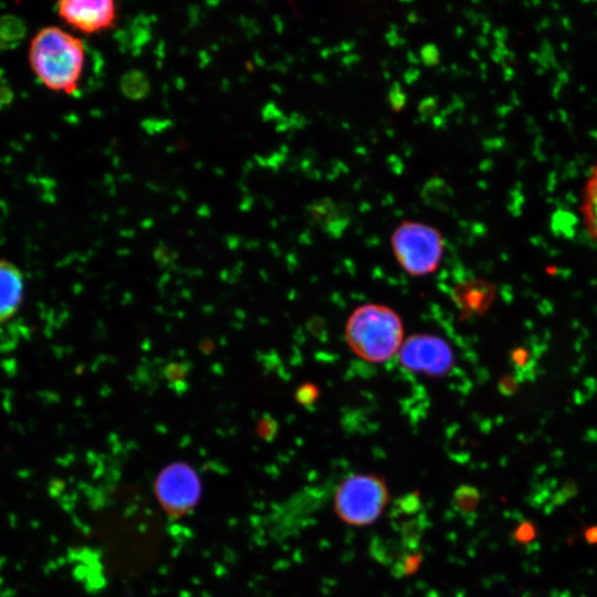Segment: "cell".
I'll use <instances>...</instances> for the list:
<instances>
[{"instance_id": "6da1fadb", "label": "cell", "mask_w": 597, "mask_h": 597, "mask_svg": "<svg viewBox=\"0 0 597 597\" xmlns=\"http://www.w3.org/2000/svg\"><path fill=\"white\" fill-rule=\"evenodd\" d=\"M30 64L38 78L50 90L73 94L83 73V41L57 28L45 27L33 36Z\"/></svg>"}, {"instance_id": "7a4b0ae2", "label": "cell", "mask_w": 597, "mask_h": 597, "mask_svg": "<svg viewBox=\"0 0 597 597\" xmlns=\"http://www.w3.org/2000/svg\"><path fill=\"white\" fill-rule=\"evenodd\" d=\"M345 338L352 352L369 363H384L399 353L404 327L399 315L383 304H364L347 318Z\"/></svg>"}, {"instance_id": "3957f363", "label": "cell", "mask_w": 597, "mask_h": 597, "mask_svg": "<svg viewBox=\"0 0 597 597\" xmlns=\"http://www.w3.org/2000/svg\"><path fill=\"white\" fill-rule=\"evenodd\" d=\"M388 502V490L375 474H353L341 482L334 493V509L350 525L376 521Z\"/></svg>"}, {"instance_id": "277c9868", "label": "cell", "mask_w": 597, "mask_h": 597, "mask_svg": "<svg viewBox=\"0 0 597 597\" xmlns=\"http://www.w3.org/2000/svg\"><path fill=\"white\" fill-rule=\"evenodd\" d=\"M391 243L401 268L415 276L434 272L444 248L439 231L418 222L401 223L392 233Z\"/></svg>"}, {"instance_id": "5b68a950", "label": "cell", "mask_w": 597, "mask_h": 597, "mask_svg": "<svg viewBox=\"0 0 597 597\" xmlns=\"http://www.w3.org/2000/svg\"><path fill=\"white\" fill-rule=\"evenodd\" d=\"M398 356L406 369L429 376H443L454 364L451 346L442 337L431 334L408 337Z\"/></svg>"}, {"instance_id": "8992f818", "label": "cell", "mask_w": 597, "mask_h": 597, "mask_svg": "<svg viewBox=\"0 0 597 597\" xmlns=\"http://www.w3.org/2000/svg\"><path fill=\"white\" fill-rule=\"evenodd\" d=\"M200 490L197 472L185 462L167 465L155 481L158 501L172 515H181L190 511L199 500Z\"/></svg>"}, {"instance_id": "52a82bcc", "label": "cell", "mask_w": 597, "mask_h": 597, "mask_svg": "<svg viewBox=\"0 0 597 597\" xmlns=\"http://www.w3.org/2000/svg\"><path fill=\"white\" fill-rule=\"evenodd\" d=\"M57 12L76 30L94 33L114 23L117 8L112 0H64L57 3Z\"/></svg>"}, {"instance_id": "ba28073f", "label": "cell", "mask_w": 597, "mask_h": 597, "mask_svg": "<svg viewBox=\"0 0 597 597\" xmlns=\"http://www.w3.org/2000/svg\"><path fill=\"white\" fill-rule=\"evenodd\" d=\"M23 287V275L19 268L7 260H0V323L18 312Z\"/></svg>"}, {"instance_id": "9c48e42d", "label": "cell", "mask_w": 597, "mask_h": 597, "mask_svg": "<svg viewBox=\"0 0 597 597\" xmlns=\"http://www.w3.org/2000/svg\"><path fill=\"white\" fill-rule=\"evenodd\" d=\"M311 221L325 230L329 235L338 238L345 231L350 220L349 206L336 205L329 198H322L307 207Z\"/></svg>"}, {"instance_id": "30bf717a", "label": "cell", "mask_w": 597, "mask_h": 597, "mask_svg": "<svg viewBox=\"0 0 597 597\" xmlns=\"http://www.w3.org/2000/svg\"><path fill=\"white\" fill-rule=\"evenodd\" d=\"M579 214L587 234L597 243V161L584 182Z\"/></svg>"}, {"instance_id": "8fae6325", "label": "cell", "mask_w": 597, "mask_h": 597, "mask_svg": "<svg viewBox=\"0 0 597 597\" xmlns=\"http://www.w3.org/2000/svg\"><path fill=\"white\" fill-rule=\"evenodd\" d=\"M399 535V541L407 551H418L421 538L429 526L425 512L391 523Z\"/></svg>"}, {"instance_id": "7c38bea8", "label": "cell", "mask_w": 597, "mask_h": 597, "mask_svg": "<svg viewBox=\"0 0 597 597\" xmlns=\"http://www.w3.org/2000/svg\"><path fill=\"white\" fill-rule=\"evenodd\" d=\"M407 549L401 542L392 538L374 537L369 544V554L378 563L391 567Z\"/></svg>"}, {"instance_id": "4fadbf2b", "label": "cell", "mask_w": 597, "mask_h": 597, "mask_svg": "<svg viewBox=\"0 0 597 597\" xmlns=\"http://www.w3.org/2000/svg\"><path fill=\"white\" fill-rule=\"evenodd\" d=\"M420 195L427 205L446 210L453 197V190L442 178L431 177L423 185Z\"/></svg>"}, {"instance_id": "5bb4252c", "label": "cell", "mask_w": 597, "mask_h": 597, "mask_svg": "<svg viewBox=\"0 0 597 597\" xmlns=\"http://www.w3.org/2000/svg\"><path fill=\"white\" fill-rule=\"evenodd\" d=\"M480 491L472 485L462 484L452 494V505L463 517H472L480 504Z\"/></svg>"}, {"instance_id": "9a60e30c", "label": "cell", "mask_w": 597, "mask_h": 597, "mask_svg": "<svg viewBox=\"0 0 597 597\" xmlns=\"http://www.w3.org/2000/svg\"><path fill=\"white\" fill-rule=\"evenodd\" d=\"M119 87L122 93L130 100L144 98L149 90L150 83L146 74L138 70H132L126 72L121 81Z\"/></svg>"}, {"instance_id": "2e32d148", "label": "cell", "mask_w": 597, "mask_h": 597, "mask_svg": "<svg viewBox=\"0 0 597 597\" xmlns=\"http://www.w3.org/2000/svg\"><path fill=\"white\" fill-rule=\"evenodd\" d=\"M423 512L420 495L416 492H410L397 498L391 506L389 517L390 522L395 523L402 519L417 515Z\"/></svg>"}, {"instance_id": "e0dca14e", "label": "cell", "mask_w": 597, "mask_h": 597, "mask_svg": "<svg viewBox=\"0 0 597 597\" xmlns=\"http://www.w3.org/2000/svg\"><path fill=\"white\" fill-rule=\"evenodd\" d=\"M422 562V554L418 551H407L391 567L394 577H404L415 574Z\"/></svg>"}, {"instance_id": "ac0fdd59", "label": "cell", "mask_w": 597, "mask_h": 597, "mask_svg": "<svg viewBox=\"0 0 597 597\" xmlns=\"http://www.w3.org/2000/svg\"><path fill=\"white\" fill-rule=\"evenodd\" d=\"M537 535V528L535 524L531 521L521 522L512 533V538L515 543L520 545L527 546Z\"/></svg>"}, {"instance_id": "d6986e66", "label": "cell", "mask_w": 597, "mask_h": 597, "mask_svg": "<svg viewBox=\"0 0 597 597\" xmlns=\"http://www.w3.org/2000/svg\"><path fill=\"white\" fill-rule=\"evenodd\" d=\"M438 109V98L434 96L425 97L418 105L419 119L426 122L431 116L436 115Z\"/></svg>"}, {"instance_id": "ffe728a7", "label": "cell", "mask_w": 597, "mask_h": 597, "mask_svg": "<svg viewBox=\"0 0 597 597\" xmlns=\"http://www.w3.org/2000/svg\"><path fill=\"white\" fill-rule=\"evenodd\" d=\"M406 93L398 82H394L389 93L388 101L394 111H400L406 104Z\"/></svg>"}, {"instance_id": "44dd1931", "label": "cell", "mask_w": 597, "mask_h": 597, "mask_svg": "<svg viewBox=\"0 0 597 597\" xmlns=\"http://www.w3.org/2000/svg\"><path fill=\"white\" fill-rule=\"evenodd\" d=\"M439 49L433 43L425 44L420 50V60L427 66H432L439 63Z\"/></svg>"}, {"instance_id": "7402d4cb", "label": "cell", "mask_w": 597, "mask_h": 597, "mask_svg": "<svg viewBox=\"0 0 597 597\" xmlns=\"http://www.w3.org/2000/svg\"><path fill=\"white\" fill-rule=\"evenodd\" d=\"M187 368L184 364L172 363L165 369V376L170 381H177L185 377Z\"/></svg>"}, {"instance_id": "603a6c76", "label": "cell", "mask_w": 597, "mask_h": 597, "mask_svg": "<svg viewBox=\"0 0 597 597\" xmlns=\"http://www.w3.org/2000/svg\"><path fill=\"white\" fill-rule=\"evenodd\" d=\"M317 390L312 385H304L296 391V398L300 402L304 405L312 404L316 398Z\"/></svg>"}, {"instance_id": "cb8c5ba5", "label": "cell", "mask_w": 597, "mask_h": 597, "mask_svg": "<svg viewBox=\"0 0 597 597\" xmlns=\"http://www.w3.org/2000/svg\"><path fill=\"white\" fill-rule=\"evenodd\" d=\"M386 161L390 170L395 175L400 176L404 172V168H405L404 161L397 155H389Z\"/></svg>"}, {"instance_id": "d4e9b609", "label": "cell", "mask_w": 597, "mask_h": 597, "mask_svg": "<svg viewBox=\"0 0 597 597\" xmlns=\"http://www.w3.org/2000/svg\"><path fill=\"white\" fill-rule=\"evenodd\" d=\"M385 38L391 46L404 45L405 43V40L398 34L396 25L390 27V30L386 33Z\"/></svg>"}, {"instance_id": "484cf974", "label": "cell", "mask_w": 597, "mask_h": 597, "mask_svg": "<svg viewBox=\"0 0 597 597\" xmlns=\"http://www.w3.org/2000/svg\"><path fill=\"white\" fill-rule=\"evenodd\" d=\"M259 432L262 437H270L275 432V426L270 419H263L259 423Z\"/></svg>"}, {"instance_id": "4316f807", "label": "cell", "mask_w": 597, "mask_h": 597, "mask_svg": "<svg viewBox=\"0 0 597 597\" xmlns=\"http://www.w3.org/2000/svg\"><path fill=\"white\" fill-rule=\"evenodd\" d=\"M584 538L588 544L597 545V525L587 527L584 531Z\"/></svg>"}, {"instance_id": "83f0119b", "label": "cell", "mask_w": 597, "mask_h": 597, "mask_svg": "<svg viewBox=\"0 0 597 597\" xmlns=\"http://www.w3.org/2000/svg\"><path fill=\"white\" fill-rule=\"evenodd\" d=\"M419 76H420V71L416 67H411V69H408L404 73V81L407 84H412L419 78Z\"/></svg>"}, {"instance_id": "f1b7e54d", "label": "cell", "mask_w": 597, "mask_h": 597, "mask_svg": "<svg viewBox=\"0 0 597 597\" xmlns=\"http://www.w3.org/2000/svg\"><path fill=\"white\" fill-rule=\"evenodd\" d=\"M358 61H359V56L357 54L348 53L343 56L342 64L349 66L354 63H357Z\"/></svg>"}, {"instance_id": "f546056e", "label": "cell", "mask_w": 597, "mask_h": 597, "mask_svg": "<svg viewBox=\"0 0 597 597\" xmlns=\"http://www.w3.org/2000/svg\"><path fill=\"white\" fill-rule=\"evenodd\" d=\"M432 124H433V127L434 128H442L446 126L447 124V117L441 115L440 113L439 114H436L433 117H432Z\"/></svg>"}, {"instance_id": "4dcf8cb0", "label": "cell", "mask_w": 597, "mask_h": 597, "mask_svg": "<svg viewBox=\"0 0 597 597\" xmlns=\"http://www.w3.org/2000/svg\"><path fill=\"white\" fill-rule=\"evenodd\" d=\"M354 46H355L354 42L345 41V42H342L337 49L348 54L354 49Z\"/></svg>"}, {"instance_id": "1f68e13d", "label": "cell", "mask_w": 597, "mask_h": 597, "mask_svg": "<svg viewBox=\"0 0 597 597\" xmlns=\"http://www.w3.org/2000/svg\"><path fill=\"white\" fill-rule=\"evenodd\" d=\"M408 61L412 64L420 63V57H418L413 52L409 51L407 54Z\"/></svg>"}, {"instance_id": "d6a6232c", "label": "cell", "mask_w": 597, "mask_h": 597, "mask_svg": "<svg viewBox=\"0 0 597 597\" xmlns=\"http://www.w3.org/2000/svg\"><path fill=\"white\" fill-rule=\"evenodd\" d=\"M401 149L404 150L406 157H409V156L412 154V148H411V146H410L409 144H407V143H404V144L401 145Z\"/></svg>"}, {"instance_id": "836d02e7", "label": "cell", "mask_w": 597, "mask_h": 597, "mask_svg": "<svg viewBox=\"0 0 597 597\" xmlns=\"http://www.w3.org/2000/svg\"><path fill=\"white\" fill-rule=\"evenodd\" d=\"M407 19L409 22L415 23L419 20V17L416 14L415 11H411L408 13Z\"/></svg>"}, {"instance_id": "e575fe53", "label": "cell", "mask_w": 597, "mask_h": 597, "mask_svg": "<svg viewBox=\"0 0 597 597\" xmlns=\"http://www.w3.org/2000/svg\"><path fill=\"white\" fill-rule=\"evenodd\" d=\"M394 203V197L390 193L385 195V198L383 199V205H391Z\"/></svg>"}, {"instance_id": "d590c367", "label": "cell", "mask_w": 597, "mask_h": 597, "mask_svg": "<svg viewBox=\"0 0 597 597\" xmlns=\"http://www.w3.org/2000/svg\"><path fill=\"white\" fill-rule=\"evenodd\" d=\"M333 50L331 49H324L321 52L322 57L327 59L329 55H332Z\"/></svg>"}, {"instance_id": "8d00e7d4", "label": "cell", "mask_w": 597, "mask_h": 597, "mask_svg": "<svg viewBox=\"0 0 597 597\" xmlns=\"http://www.w3.org/2000/svg\"><path fill=\"white\" fill-rule=\"evenodd\" d=\"M313 78L317 83H323L324 82V76L322 74H320V73L314 74Z\"/></svg>"}, {"instance_id": "74e56055", "label": "cell", "mask_w": 597, "mask_h": 597, "mask_svg": "<svg viewBox=\"0 0 597 597\" xmlns=\"http://www.w3.org/2000/svg\"><path fill=\"white\" fill-rule=\"evenodd\" d=\"M370 208V205L368 202H363L359 207L360 211L364 212L365 209H369Z\"/></svg>"}, {"instance_id": "f35d334b", "label": "cell", "mask_w": 597, "mask_h": 597, "mask_svg": "<svg viewBox=\"0 0 597 597\" xmlns=\"http://www.w3.org/2000/svg\"><path fill=\"white\" fill-rule=\"evenodd\" d=\"M356 153L359 154V155H365V154H367V150H366L365 147H357Z\"/></svg>"}, {"instance_id": "ab89813d", "label": "cell", "mask_w": 597, "mask_h": 597, "mask_svg": "<svg viewBox=\"0 0 597 597\" xmlns=\"http://www.w3.org/2000/svg\"><path fill=\"white\" fill-rule=\"evenodd\" d=\"M428 597H440L438 593L431 591L428 594Z\"/></svg>"}, {"instance_id": "60d3db41", "label": "cell", "mask_w": 597, "mask_h": 597, "mask_svg": "<svg viewBox=\"0 0 597 597\" xmlns=\"http://www.w3.org/2000/svg\"><path fill=\"white\" fill-rule=\"evenodd\" d=\"M386 132L389 137L395 135V132L392 129H387Z\"/></svg>"}, {"instance_id": "b9f144b4", "label": "cell", "mask_w": 597, "mask_h": 597, "mask_svg": "<svg viewBox=\"0 0 597 597\" xmlns=\"http://www.w3.org/2000/svg\"><path fill=\"white\" fill-rule=\"evenodd\" d=\"M313 41H314V43H320V40H318V39H316V38H314V40H313Z\"/></svg>"}]
</instances>
